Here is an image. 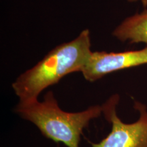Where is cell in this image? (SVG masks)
Masks as SVG:
<instances>
[{"mask_svg":"<svg viewBox=\"0 0 147 147\" xmlns=\"http://www.w3.org/2000/svg\"><path fill=\"white\" fill-rule=\"evenodd\" d=\"M90 31L84 29L76 38L57 46L34 66L12 82L14 93L21 103L38 100L47 88L58 83L71 73L81 71L92 52Z\"/></svg>","mask_w":147,"mask_h":147,"instance_id":"1","label":"cell"},{"mask_svg":"<svg viewBox=\"0 0 147 147\" xmlns=\"http://www.w3.org/2000/svg\"><path fill=\"white\" fill-rule=\"evenodd\" d=\"M128 2L134 3V2H140L143 5L144 8L147 7V0H127Z\"/></svg>","mask_w":147,"mask_h":147,"instance_id":"6","label":"cell"},{"mask_svg":"<svg viewBox=\"0 0 147 147\" xmlns=\"http://www.w3.org/2000/svg\"><path fill=\"white\" fill-rule=\"evenodd\" d=\"M14 113L29 121L48 139L67 147H80L81 136L90 122L102 115V105L91 106L76 113L63 110L53 91H48L43 100L18 102Z\"/></svg>","mask_w":147,"mask_h":147,"instance_id":"2","label":"cell"},{"mask_svg":"<svg viewBox=\"0 0 147 147\" xmlns=\"http://www.w3.org/2000/svg\"><path fill=\"white\" fill-rule=\"evenodd\" d=\"M147 64V46L140 50L123 52L92 51L80 72L93 82L115 71Z\"/></svg>","mask_w":147,"mask_h":147,"instance_id":"4","label":"cell"},{"mask_svg":"<svg viewBox=\"0 0 147 147\" xmlns=\"http://www.w3.org/2000/svg\"><path fill=\"white\" fill-rule=\"evenodd\" d=\"M116 39L129 44H147V7L127 16L112 32Z\"/></svg>","mask_w":147,"mask_h":147,"instance_id":"5","label":"cell"},{"mask_svg":"<svg viewBox=\"0 0 147 147\" xmlns=\"http://www.w3.org/2000/svg\"><path fill=\"white\" fill-rule=\"evenodd\" d=\"M120 97L114 94L102 104V115L111 124L108 135L100 142H91V147H147V107L135 101L134 108L139 118L132 123L123 122L117 115Z\"/></svg>","mask_w":147,"mask_h":147,"instance_id":"3","label":"cell"}]
</instances>
